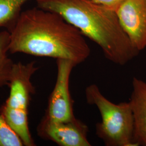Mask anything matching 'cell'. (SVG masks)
Returning <instances> with one entry per match:
<instances>
[{
  "mask_svg": "<svg viewBox=\"0 0 146 146\" xmlns=\"http://www.w3.org/2000/svg\"><path fill=\"white\" fill-rule=\"evenodd\" d=\"M9 52L84 62L90 49L81 32L58 13L33 8L20 13L10 31Z\"/></svg>",
  "mask_w": 146,
  "mask_h": 146,
  "instance_id": "cell-1",
  "label": "cell"
},
{
  "mask_svg": "<svg viewBox=\"0 0 146 146\" xmlns=\"http://www.w3.org/2000/svg\"><path fill=\"white\" fill-rule=\"evenodd\" d=\"M37 7L58 13L101 49L104 57L124 66L140 51L122 29L115 11L90 0H36Z\"/></svg>",
  "mask_w": 146,
  "mask_h": 146,
  "instance_id": "cell-2",
  "label": "cell"
},
{
  "mask_svg": "<svg viewBox=\"0 0 146 146\" xmlns=\"http://www.w3.org/2000/svg\"><path fill=\"white\" fill-rule=\"evenodd\" d=\"M88 104L96 107L101 121L95 127L96 134L107 146H135L133 142L134 120L129 102L116 104L106 98L95 84L85 90Z\"/></svg>",
  "mask_w": 146,
  "mask_h": 146,
  "instance_id": "cell-3",
  "label": "cell"
},
{
  "mask_svg": "<svg viewBox=\"0 0 146 146\" xmlns=\"http://www.w3.org/2000/svg\"><path fill=\"white\" fill-rule=\"evenodd\" d=\"M38 69L35 61L15 63L8 87L10 93L1 114L20 137L24 146H35L28 125V106L34 87L31 78Z\"/></svg>",
  "mask_w": 146,
  "mask_h": 146,
  "instance_id": "cell-4",
  "label": "cell"
},
{
  "mask_svg": "<svg viewBox=\"0 0 146 146\" xmlns=\"http://www.w3.org/2000/svg\"><path fill=\"white\" fill-rule=\"evenodd\" d=\"M77 65L69 60L56 59V80L44 115L49 119L62 122L71 121L76 117L73 111L69 81L73 68Z\"/></svg>",
  "mask_w": 146,
  "mask_h": 146,
  "instance_id": "cell-5",
  "label": "cell"
},
{
  "mask_svg": "<svg viewBox=\"0 0 146 146\" xmlns=\"http://www.w3.org/2000/svg\"><path fill=\"white\" fill-rule=\"evenodd\" d=\"M88 126L75 117L68 121H54L44 116L37 127L38 135L60 146H90Z\"/></svg>",
  "mask_w": 146,
  "mask_h": 146,
  "instance_id": "cell-6",
  "label": "cell"
},
{
  "mask_svg": "<svg viewBox=\"0 0 146 146\" xmlns=\"http://www.w3.org/2000/svg\"><path fill=\"white\" fill-rule=\"evenodd\" d=\"M122 29L140 52L146 48V0H123L116 11Z\"/></svg>",
  "mask_w": 146,
  "mask_h": 146,
  "instance_id": "cell-7",
  "label": "cell"
},
{
  "mask_svg": "<svg viewBox=\"0 0 146 146\" xmlns=\"http://www.w3.org/2000/svg\"><path fill=\"white\" fill-rule=\"evenodd\" d=\"M129 103L134 120L133 142L135 146H146V82L134 77Z\"/></svg>",
  "mask_w": 146,
  "mask_h": 146,
  "instance_id": "cell-8",
  "label": "cell"
},
{
  "mask_svg": "<svg viewBox=\"0 0 146 146\" xmlns=\"http://www.w3.org/2000/svg\"><path fill=\"white\" fill-rule=\"evenodd\" d=\"M11 40L10 32H0V88L8 86L14 62L8 56Z\"/></svg>",
  "mask_w": 146,
  "mask_h": 146,
  "instance_id": "cell-9",
  "label": "cell"
},
{
  "mask_svg": "<svg viewBox=\"0 0 146 146\" xmlns=\"http://www.w3.org/2000/svg\"><path fill=\"white\" fill-rule=\"evenodd\" d=\"M31 0H0V28L15 22L22 6Z\"/></svg>",
  "mask_w": 146,
  "mask_h": 146,
  "instance_id": "cell-10",
  "label": "cell"
},
{
  "mask_svg": "<svg viewBox=\"0 0 146 146\" xmlns=\"http://www.w3.org/2000/svg\"><path fill=\"white\" fill-rule=\"evenodd\" d=\"M20 137L0 113V146H23Z\"/></svg>",
  "mask_w": 146,
  "mask_h": 146,
  "instance_id": "cell-11",
  "label": "cell"
},
{
  "mask_svg": "<svg viewBox=\"0 0 146 146\" xmlns=\"http://www.w3.org/2000/svg\"><path fill=\"white\" fill-rule=\"evenodd\" d=\"M95 3L105 6L108 8L115 11L117 9L123 0H90Z\"/></svg>",
  "mask_w": 146,
  "mask_h": 146,
  "instance_id": "cell-12",
  "label": "cell"
}]
</instances>
